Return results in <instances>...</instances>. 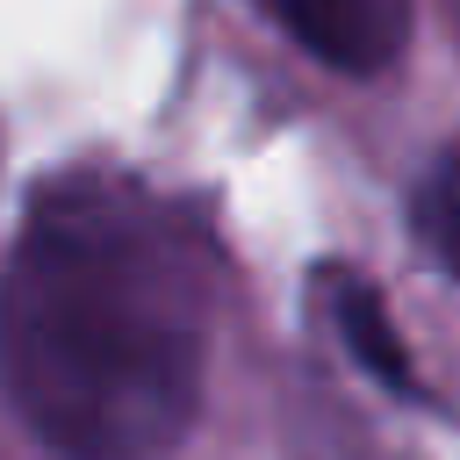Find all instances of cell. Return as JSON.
I'll return each instance as SVG.
<instances>
[{
	"label": "cell",
	"mask_w": 460,
	"mask_h": 460,
	"mask_svg": "<svg viewBox=\"0 0 460 460\" xmlns=\"http://www.w3.org/2000/svg\"><path fill=\"white\" fill-rule=\"evenodd\" d=\"M0 388L65 460H165L208 388L201 230L137 180H50L0 280Z\"/></svg>",
	"instance_id": "1"
},
{
	"label": "cell",
	"mask_w": 460,
	"mask_h": 460,
	"mask_svg": "<svg viewBox=\"0 0 460 460\" xmlns=\"http://www.w3.org/2000/svg\"><path fill=\"white\" fill-rule=\"evenodd\" d=\"M316 65L374 79L410 43V0H259Z\"/></svg>",
	"instance_id": "2"
},
{
	"label": "cell",
	"mask_w": 460,
	"mask_h": 460,
	"mask_svg": "<svg viewBox=\"0 0 460 460\" xmlns=\"http://www.w3.org/2000/svg\"><path fill=\"white\" fill-rule=\"evenodd\" d=\"M309 288H316L338 345L352 352V367H359L374 388H388V395H402V402H424V374H417V359H410V345H402V331H395V316H388V295H381L359 266H345V259H323V266L309 273Z\"/></svg>",
	"instance_id": "3"
},
{
	"label": "cell",
	"mask_w": 460,
	"mask_h": 460,
	"mask_svg": "<svg viewBox=\"0 0 460 460\" xmlns=\"http://www.w3.org/2000/svg\"><path fill=\"white\" fill-rule=\"evenodd\" d=\"M410 230H417V252L460 280V144H438L410 187Z\"/></svg>",
	"instance_id": "4"
}]
</instances>
